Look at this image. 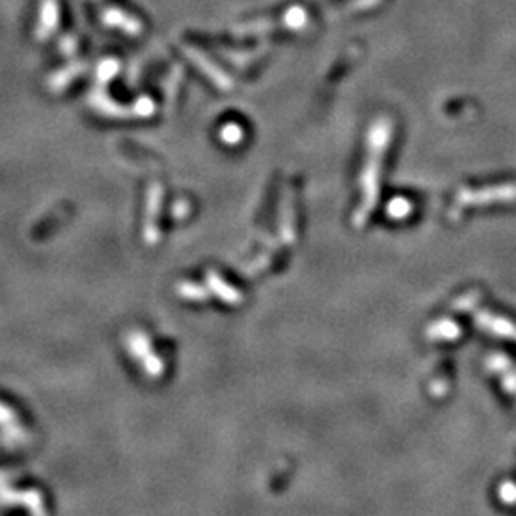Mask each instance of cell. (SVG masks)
Returning <instances> with one entry per match:
<instances>
[{
    "label": "cell",
    "mask_w": 516,
    "mask_h": 516,
    "mask_svg": "<svg viewBox=\"0 0 516 516\" xmlns=\"http://www.w3.org/2000/svg\"><path fill=\"white\" fill-rule=\"evenodd\" d=\"M58 13H60L58 0H42V4H40L39 25L40 37H48L56 29V25H58Z\"/></svg>",
    "instance_id": "cell-1"
},
{
    "label": "cell",
    "mask_w": 516,
    "mask_h": 516,
    "mask_svg": "<svg viewBox=\"0 0 516 516\" xmlns=\"http://www.w3.org/2000/svg\"><path fill=\"white\" fill-rule=\"evenodd\" d=\"M104 21H106L107 25L125 29L128 33H140V21L130 18V16H126L125 12H121L117 8H107L106 12H104Z\"/></svg>",
    "instance_id": "cell-2"
}]
</instances>
